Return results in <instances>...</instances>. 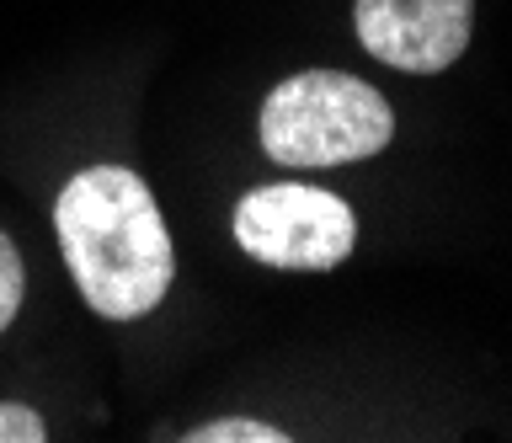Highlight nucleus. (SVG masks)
Masks as SVG:
<instances>
[{"label": "nucleus", "instance_id": "1", "mask_svg": "<svg viewBox=\"0 0 512 443\" xmlns=\"http://www.w3.org/2000/svg\"><path fill=\"white\" fill-rule=\"evenodd\" d=\"M54 230L96 315L139 321L166 299L176 278L171 235L155 209V193L128 166H91L64 182Z\"/></svg>", "mask_w": 512, "mask_h": 443}, {"label": "nucleus", "instance_id": "5", "mask_svg": "<svg viewBox=\"0 0 512 443\" xmlns=\"http://www.w3.org/2000/svg\"><path fill=\"white\" fill-rule=\"evenodd\" d=\"M192 443H283L288 433H278V427L267 422H246V417H224V422H203L187 433Z\"/></svg>", "mask_w": 512, "mask_h": 443}, {"label": "nucleus", "instance_id": "2", "mask_svg": "<svg viewBox=\"0 0 512 443\" xmlns=\"http://www.w3.org/2000/svg\"><path fill=\"white\" fill-rule=\"evenodd\" d=\"M395 113L358 75L304 70L267 91L262 102V150L278 166H347L390 145Z\"/></svg>", "mask_w": 512, "mask_h": 443}, {"label": "nucleus", "instance_id": "6", "mask_svg": "<svg viewBox=\"0 0 512 443\" xmlns=\"http://www.w3.org/2000/svg\"><path fill=\"white\" fill-rule=\"evenodd\" d=\"M22 289H27L22 257H16V246L6 241V230H0V331H6L16 321V310H22Z\"/></svg>", "mask_w": 512, "mask_h": 443}, {"label": "nucleus", "instance_id": "4", "mask_svg": "<svg viewBox=\"0 0 512 443\" xmlns=\"http://www.w3.org/2000/svg\"><path fill=\"white\" fill-rule=\"evenodd\" d=\"M363 49L406 75H438L464 54L475 0H352Z\"/></svg>", "mask_w": 512, "mask_h": 443}, {"label": "nucleus", "instance_id": "7", "mask_svg": "<svg viewBox=\"0 0 512 443\" xmlns=\"http://www.w3.org/2000/svg\"><path fill=\"white\" fill-rule=\"evenodd\" d=\"M48 427L32 406H16V401H0V443H43Z\"/></svg>", "mask_w": 512, "mask_h": 443}, {"label": "nucleus", "instance_id": "3", "mask_svg": "<svg viewBox=\"0 0 512 443\" xmlns=\"http://www.w3.org/2000/svg\"><path fill=\"white\" fill-rule=\"evenodd\" d=\"M235 241L267 267H336L358 241V219L326 187L272 182L240 198Z\"/></svg>", "mask_w": 512, "mask_h": 443}]
</instances>
